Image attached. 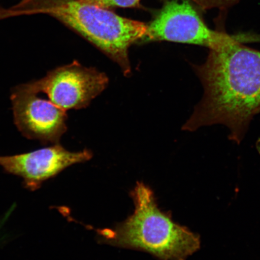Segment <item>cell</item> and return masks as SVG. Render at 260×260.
<instances>
[{
	"instance_id": "obj_1",
	"label": "cell",
	"mask_w": 260,
	"mask_h": 260,
	"mask_svg": "<svg viewBox=\"0 0 260 260\" xmlns=\"http://www.w3.org/2000/svg\"><path fill=\"white\" fill-rule=\"evenodd\" d=\"M192 67L204 93L183 129L223 125L230 141L240 144L260 112V51L237 41L210 50L204 63Z\"/></svg>"
},
{
	"instance_id": "obj_2",
	"label": "cell",
	"mask_w": 260,
	"mask_h": 260,
	"mask_svg": "<svg viewBox=\"0 0 260 260\" xmlns=\"http://www.w3.org/2000/svg\"><path fill=\"white\" fill-rule=\"evenodd\" d=\"M35 14L51 16L76 32L118 63L125 76L132 72L128 49L141 41L147 27L82 0H21L1 11L3 19Z\"/></svg>"
},
{
	"instance_id": "obj_3",
	"label": "cell",
	"mask_w": 260,
	"mask_h": 260,
	"mask_svg": "<svg viewBox=\"0 0 260 260\" xmlns=\"http://www.w3.org/2000/svg\"><path fill=\"white\" fill-rule=\"evenodd\" d=\"M131 197L134 212L114 229L99 231L101 242L148 252L160 260H186L200 249V236L159 209L150 187L140 182Z\"/></svg>"
},
{
	"instance_id": "obj_4",
	"label": "cell",
	"mask_w": 260,
	"mask_h": 260,
	"mask_svg": "<svg viewBox=\"0 0 260 260\" xmlns=\"http://www.w3.org/2000/svg\"><path fill=\"white\" fill-rule=\"evenodd\" d=\"M146 25L141 43L169 41L216 50L245 41V37H233L208 27L190 0H167L153 20Z\"/></svg>"
},
{
	"instance_id": "obj_5",
	"label": "cell",
	"mask_w": 260,
	"mask_h": 260,
	"mask_svg": "<svg viewBox=\"0 0 260 260\" xmlns=\"http://www.w3.org/2000/svg\"><path fill=\"white\" fill-rule=\"evenodd\" d=\"M108 83L106 74L74 61L49 71L40 80L21 85L31 92L46 94L55 105L67 111L88 106Z\"/></svg>"
},
{
	"instance_id": "obj_6",
	"label": "cell",
	"mask_w": 260,
	"mask_h": 260,
	"mask_svg": "<svg viewBox=\"0 0 260 260\" xmlns=\"http://www.w3.org/2000/svg\"><path fill=\"white\" fill-rule=\"evenodd\" d=\"M37 95L21 84L12 89L11 100L15 124L28 139L45 145L59 144L67 131V111Z\"/></svg>"
},
{
	"instance_id": "obj_7",
	"label": "cell",
	"mask_w": 260,
	"mask_h": 260,
	"mask_svg": "<svg viewBox=\"0 0 260 260\" xmlns=\"http://www.w3.org/2000/svg\"><path fill=\"white\" fill-rule=\"evenodd\" d=\"M92 157L87 149L71 152L57 144L25 153L0 156V167L6 173L20 177L26 188L35 191L65 169Z\"/></svg>"
},
{
	"instance_id": "obj_8",
	"label": "cell",
	"mask_w": 260,
	"mask_h": 260,
	"mask_svg": "<svg viewBox=\"0 0 260 260\" xmlns=\"http://www.w3.org/2000/svg\"><path fill=\"white\" fill-rule=\"evenodd\" d=\"M100 7L111 8H138L141 0H82Z\"/></svg>"
},
{
	"instance_id": "obj_9",
	"label": "cell",
	"mask_w": 260,
	"mask_h": 260,
	"mask_svg": "<svg viewBox=\"0 0 260 260\" xmlns=\"http://www.w3.org/2000/svg\"><path fill=\"white\" fill-rule=\"evenodd\" d=\"M203 10H225L232 7L240 0H190Z\"/></svg>"
}]
</instances>
